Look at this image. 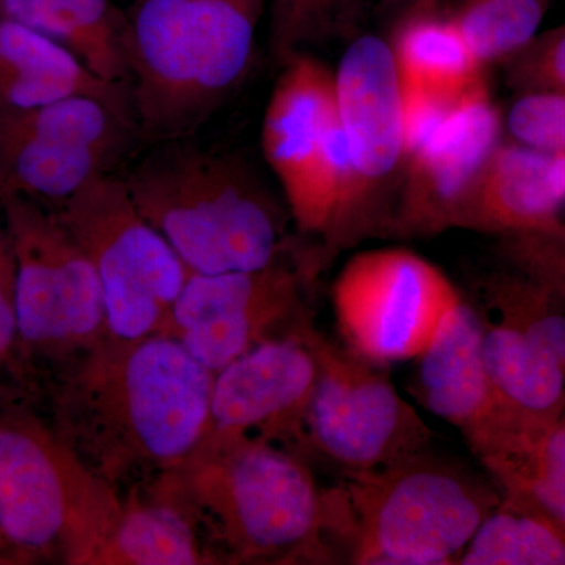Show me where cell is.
<instances>
[{"label":"cell","mask_w":565,"mask_h":565,"mask_svg":"<svg viewBox=\"0 0 565 565\" xmlns=\"http://www.w3.org/2000/svg\"><path fill=\"white\" fill-rule=\"evenodd\" d=\"M322 267L315 247L296 248L262 269L191 274L162 334L212 374L221 373L256 345L311 321L308 296Z\"/></svg>","instance_id":"9"},{"label":"cell","mask_w":565,"mask_h":565,"mask_svg":"<svg viewBox=\"0 0 565 565\" xmlns=\"http://www.w3.org/2000/svg\"><path fill=\"white\" fill-rule=\"evenodd\" d=\"M345 348L374 364L418 359L462 300L437 266L405 248L352 256L333 282Z\"/></svg>","instance_id":"12"},{"label":"cell","mask_w":565,"mask_h":565,"mask_svg":"<svg viewBox=\"0 0 565 565\" xmlns=\"http://www.w3.org/2000/svg\"><path fill=\"white\" fill-rule=\"evenodd\" d=\"M17 345L47 379L107 337L98 274L61 214H17Z\"/></svg>","instance_id":"11"},{"label":"cell","mask_w":565,"mask_h":565,"mask_svg":"<svg viewBox=\"0 0 565 565\" xmlns=\"http://www.w3.org/2000/svg\"><path fill=\"white\" fill-rule=\"evenodd\" d=\"M58 214L98 274L110 337L132 341L162 333L192 273L145 221L121 174L92 181Z\"/></svg>","instance_id":"8"},{"label":"cell","mask_w":565,"mask_h":565,"mask_svg":"<svg viewBox=\"0 0 565 565\" xmlns=\"http://www.w3.org/2000/svg\"><path fill=\"white\" fill-rule=\"evenodd\" d=\"M482 321L487 373L508 414L526 426L559 422L565 412L561 364L519 330L484 316Z\"/></svg>","instance_id":"23"},{"label":"cell","mask_w":565,"mask_h":565,"mask_svg":"<svg viewBox=\"0 0 565 565\" xmlns=\"http://www.w3.org/2000/svg\"><path fill=\"white\" fill-rule=\"evenodd\" d=\"M484 321L460 300L418 356L415 396L438 418L463 435L476 457L520 426L501 404L482 355Z\"/></svg>","instance_id":"17"},{"label":"cell","mask_w":565,"mask_h":565,"mask_svg":"<svg viewBox=\"0 0 565 565\" xmlns=\"http://www.w3.org/2000/svg\"><path fill=\"white\" fill-rule=\"evenodd\" d=\"M484 297L493 311L490 321L519 330L565 371V315L556 307L559 297L520 273L487 278Z\"/></svg>","instance_id":"26"},{"label":"cell","mask_w":565,"mask_h":565,"mask_svg":"<svg viewBox=\"0 0 565 565\" xmlns=\"http://www.w3.org/2000/svg\"><path fill=\"white\" fill-rule=\"evenodd\" d=\"M501 494L462 463L423 449L333 487L337 541L353 564H457Z\"/></svg>","instance_id":"5"},{"label":"cell","mask_w":565,"mask_h":565,"mask_svg":"<svg viewBox=\"0 0 565 565\" xmlns=\"http://www.w3.org/2000/svg\"><path fill=\"white\" fill-rule=\"evenodd\" d=\"M512 88L523 93H564L565 25L535 35L503 62Z\"/></svg>","instance_id":"30"},{"label":"cell","mask_w":565,"mask_h":565,"mask_svg":"<svg viewBox=\"0 0 565 565\" xmlns=\"http://www.w3.org/2000/svg\"><path fill=\"white\" fill-rule=\"evenodd\" d=\"M505 125L516 143L565 156L564 93H523L512 104Z\"/></svg>","instance_id":"31"},{"label":"cell","mask_w":565,"mask_h":565,"mask_svg":"<svg viewBox=\"0 0 565 565\" xmlns=\"http://www.w3.org/2000/svg\"><path fill=\"white\" fill-rule=\"evenodd\" d=\"M501 255L516 273L541 282L565 300V225L501 237Z\"/></svg>","instance_id":"29"},{"label":"cell","mask_w":565,"mask_h":565,"mask_svg":"<svg viewBox=\"0 0 565 565\" xmlns=\"http://www.w3.org/2000/svg\"><path fill=\"white\" fill-rule=\"evenodd\" d=\"M500 132V111L489 87L463 99L405 161L388 236L424 237L457 228Z\"/></svg>","instance_id":"16"},{"label":"cell","mask_w":565,"mask_h":565,"mask_svg":"<svg viewBox=\"0 0 565 565\" xmlns=\"http://www.w3.org/2000/svg\"><path fill=\"white\" fill-rule=\"evenodd\" d=\"M300 333L318 364L307 414L308 455L323 457L343 473H359L427 449L433 429L377 364L334 344L313 321Z\"/></svg>","instance_id":"10"},{"label":"cell","mask_w":565,"mask_h":565,"mask_svg":"<svg viewBox=\"0 0 565 565\" xmlns=\"http://www.w3.org/2000/svg\"><path fill=\"white\" fill-rule=\"evenodd\" d=\"M214 374L167 334L104 337L50 377V426L117 493L192 455L210 430Z\"/></svg>","instance_id":"1"},{"label":"cell","mask_w":565,"mask_h":565,"mask_svg":"<svg viewBox=\"0 0 565 565\" xmlns=\"http://www.w3.org/2000/svg\"><path fill=\"white\" fill-rule=\"evenodd\" d=\"M334 95L364 234L388 236L405 167L403 88L390 43L363 35L349 44Z\"/></svg>","instance_id":"13"},{"label":"cell","mask_w":565,"mask_h":565,"mask_svg":"<svg viewBox=\"0 0 565 565\" xmlns=\"http://www.w3.org/2000/svg\"><path fill=\"white\" fill-rule=\"evenodd\" d=\"M457 564L565 565V534L544 516L503 498Z\"/></svg>","instance_id":"25"},{"label":"cell","mask_w":565,"mask_h":565,"mask_svg":"<svg viewBox=\"0 0 565 565\" xmlns=\"http://www.w3.org/2000/svg\"><path fill=\"white\" fill-rule=\"evenodd\" d=\"M565 156L498 143L479 173L457 228L511 236L561 225Z\"/></svg>","instance_id":"18"},{"label":"cell","mask_w":565,"mask_h":565,"mask_svg":"<svg viewBox=\"0 0 565 565\" xmlns=\"http://www.w3.org/2000/svg\"><path fill=\"white\" fill-rule=\"evenodd\" d=\"M150 145L120 174L145 221L192 274L262 269L296 250L291 215L243 158L192 136Z\"/></svg>","instance_id":"3"},{"label":"cell","mask_w":565,"mask_h":565,"mask_svg":"<svg viewBox=\"0 0 565 565\" xmlns=\"http://www.w3.org/2000/svg\"><path fill=\"white\" fill-rule=\"evenodd\" d=\"M156 479L193 516L221 564L333 563L332 493L286 446L204 437Z\"/></svg>","instance_id":"2"},{"label":"cell","mask_w":565,"mask_h":565,"mask_svg":"<svg viewBox=\"0 0 565 565\" xmlns=\"http://www.w3.org/2000/svg\"><path fill=\"white\" fill-rule=\"evenodd\" d=\"M504 500L544 516L565 534V418L520 427L479 457Z\"/></svg>","instance_id":"24"},{"label":"cell","mask_w":565,"mask_h":565,"mask_svg":"<svg viewBox=\"0 0 565 565\" xmlns=\"http://www.w3.org/2000/svg\"><path fill=\"white\" fill-rule=\"evenodd\" d=\"M0 96L13 110L92 96L136 122L128 87L103 81L57 41L17 21L0 20Z\"/></svg>","instance_id":"19"},{"label":"cell","mask_w":565,"mask_h":565,"mask_svg":"<svg viewBox=\"0 0 565 565\" xmlns=\"http://www.w3.org/2000/svg\"><path fill=\"white\" fill-rule=\"evenodd\" d=\"M281 63L264 111V158L280 182L297 232L315 241L327 264L366 239L334 73L307 52Z\"/></svg>","instance_id":"6"},{"label":"cell","mask_w":565,"mask_h":565,"mask_svg":"<svg viewBox=\"0 0 565 565\" xmlns=\"http://www.w3.org/2000/svg\"><path fill=\"white\" fill-rule=\"evenodd\" d=\"M3 20L43 33L92 73L129 88L128 14L110 0H0Z\"/></svg>","instance_id":"21"},{"label":"cell","mask_w":565,"mask_h":565,"mask_svg":"<svg viewBox=\"0 0 565 565\" xmlns=\"http://www.w3.org/2000/svg\"><path fill=\"white\" fill-rule=\"evenodd\" d=\"M401 88H403L405 161H407L408 156L418 150L468 96L463 99H451L416 90V88L403 87V85Z\"/></svg>","instance_id":"32"},{"label":"cell","mask_w":565,"mask_h":565,"mask_svg":"<svg viewBox=\"0 0 565 565\" xmlns=\"http://www.w3.org/2000/svg\"><path fill=\"white\" fill-rule=\"evenodd\" d=\"M564 418H565V412H564Z\"/></svg>","instance_id":"34"},{"label":"cell","mask_w":565,"mask_h":565,"mask_svg":"<svg viewBox=\"0 0 565 565\" xmlns=\"http://www.w3.org/2000/svg\"><path fill=\"white\" fill-rule=\"evenodd\" d=\"M266 0H136L129 92L140 140L191 137L250 71Z\"/></svg>","instance_id":"4"},{"label":"cell","mask_w":565,"mask_h":565,"mask_svg":"<svg viewBox=\"0 0 565 565\" xmlns=\"http://www.w3.org/2000/svg\"><path fill=\"white\" fill-rule=\"evenodd\" d=\"M221 564L184 505L158 479L121 494L120 511L90 565Z\"/></svg>","instance_id":"20"},{"label":"cell","mask_w":565,"mask_h":565,"mask_svg":"<svg viewBox=\"0 0 565 565\" xmlns=\"http://www.w3.org/2000/svg\"><path fill=\"white\" fill-rule=\"evenodd\" d=\"M14 281H17V267L11 266L9 256L0 248V366L7 362L17 345Z\"/></svg>","instance_id":"33"},{"label":"cell","mask_w":565,"mask_h":565,"mask_svg":"<svg viewBox=\"0 0 565 565\" xmlns=\"http://www.w3.org/2000/svg\"><path fill=\"white\" fill-rule=\"evenodd\" d=\"M546 0H463L452 20L482 65L503 63L537 35Z\"/></svg>","instance_id":"27"},{"label":"cell","mask_w":565,"mask_h":565,"mask_svg":"<svg viewBox=\"0 0 565 565\" xmlns=\"http://www.w3.org/2000/svg\"><path fill=\"white\" fill-rule=\"evenodd\" d=\"M394 62L403 87L463 99L487 87L484 68L451 14L423 3L394 31Z\"/></svg>","instance_id":"22"},{"label":"cell","mask_w":565,"mask_h":565,"mask_svg":"<svg viewBox=\"0 0 565 565\" xmlns=\"http://www.w3.org/2000/svg\"><path fill=\"white\" fill-rule=\"evenodd\" d=\"M300 327L264 341L214 374L206 437L259 438L305 459L308 405L318 364Z\"/></svg>","instance_id":"15"},{"label":"cell","mask_w":565,"mask_h":565,"mask_svg":"<svg viewBox=\"0 0 565 565\" xmlns=\"http://www.w3.org/2000/svg\"><path fill=\"white\" fill-rule=\"evenodd\" d=\"M121 494L35 415H0V541L29 555L90 565Z\"/></svg>","instance_id":"7"},{"label":"cell","mask_w":565,"mask_h":565,"mask_svg":"<svg viewBox=\"0 0 565 565\" xmlns=\"http://www.w3.org/2000/svg\"><path fill=\"white\" fill-rule=\"evenodd\" d=\"M18 111L22 118L11 140V172L21 188L57 206L92 181L120 173L141 141L128 115L92 96Z\"/></svg>","instance_id":"14"},{"label":"cell","mask_w":565,"mask_h":565,"mask_svg":"<svg viewBox=\"0 0 565 565\" xmlns=\"http://www.w3.org/2000/svg\"><path fill=\"white\" fill-rule=\"evenodd\" d=\"M360 0H273L270 46L282 62L303 47L337 35L351 22Z\"/></svg>","instance_id":"28"}]
</instances>
